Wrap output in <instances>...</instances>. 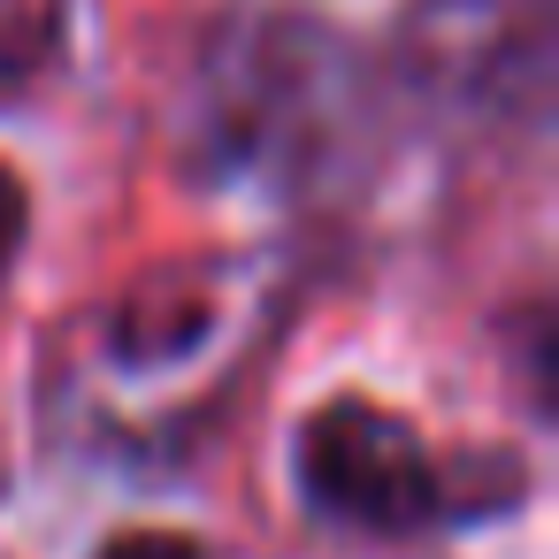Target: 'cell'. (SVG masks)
<instances>
[{"instance_id":"cell-1","label":"cell","mask_w":559,"mask_h":559,"mask_svg":"<svg viewBox=\"0 0 559 559\" xmlns=\"http://www.w3.org/2000/svg\"><path fill=\"white\" fill-rule=\"evenodd\" d=\"M299 475L322 513L360 521V528H429L444 513V475L429 444L414 437V421L368 399H337L307 421Z\"/></svg>"},{"instance_id":"cell-2","label":"cell","mask_w":559,"mask_h":559,"mask_svg":"<svg viewBox=\"0 0 559 559\" xmlns=\"http://www.w3.org/2000/svg\"><path fill=\"white\" fill-rule=\"evenodd\" d=\"M70 32V0H0V78H32Z\"/></svg>"},{"instance_id":"cell-3","label":"cell","mask_w":559,"mask_h":559,"mask_svg":"<svg viewBox=\"0 0 559 559\" xmlns=\"http://www.w3.org/2000/svg\"><path fill=\"white\" fill-rule=\"evenodd\" d=\"M100 559H207L192 536H169V528H131V536H116Z\"/></svg>"},{"instance_id":"cell-4","label":"cell","mask_w":559,"mask_h":559,"mask_svg":"<svg viewBox=\"0 0 559 559\" xmlns=\"http://www.w3.org/2000/svg\"><path fill=\"white\" fill-rule=\"evenodd\" d=\"M16 238H24V185H16L9 169H0V269H9Z\"/></svg>"}]
</instances>
